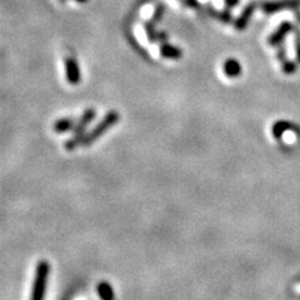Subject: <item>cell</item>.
Wrapping results in <instances>:
<instances>
[{"label": "cell", "instance_id": "obj_6", "mask_svg": "<svg viewBox=\"0 0 300 300\" xmlns=\"http://www.w3.org/2000/svg\"><path fill=\"white\" fill-rule=\"evenodd\" d=\"M295 26L293 25L290 21H283V23L280 24V25L278 26L277 30L273 33L272 35L269 37V39H268V43H269V45L272 46H279L280 44H283L284 39H285L286 35L289 34V33H292V31H294Z\"/></svg>", "mask_w": 300, "mask_h": 300}, {"label": "cell", "instance_id": "obj_20", "mask_svg": "<svg viewBox=\"0 0 300 300\" xmlns=\"http://www.w3.org/2000/svg\"><path fill=\"white\" fill-rule=\"evenodd\" d=\"M239 4V0H225V5L228 9H233Z\"/></svg>", "mask_w": 300, "mask_h": 300}, {"label": "cell", "instance_id": "obj_7", "mask_svg": "<svg viewBox=\"0 0 300 300\" xmlns=\"http://www.w3.org/2000/svg\"><path fill=\"white\" fill-rule=\"evenodd\" d=\"M255 9H257L255 4H249V5H246L245 8H244L243 12L240 13V15H239V17L236 18V20L234 21V26L236 30L243 31L244 29L248 26L250 19H252V17L254 15Z\"/></svg>", "mask_w": 300, "mask_h": 300}, {"label": "cell", "instance_id": "obj_5", "mask_svg": "<svg viewBox=\"0 0 300 300\" xmlns=\"http://www.w3.org/2000/svg\"><path fill=\"white\" fill-rule=\"evenodd\" d=\"M65 78L70 85H78L82 80L79 64L75 58L68 57L65 59Z\"/></svg>", "mask_w": 300, "mask_h": 300}, {"label": "cell", "instance_id": "obj_13", "mask_svg": "<svg viewBox=\"0 0 300 300\" xmlns=\"http://www.w3.org/2000/svg\"><path fill=\"white\" fill-rule=\"evenodd\" d=\"M292 129H294V125H293L292 123L285 122V120H279V122H277L273 125L272 133L273 135H274V138L279 139L280 136H283V134L285 133V131L292 130Z\"/></svg>", "mask_w": 300, "mask_h": 300}, {"label": "cell", "instance_id": "obj_21", "mask_svg": "<svg viewBox=\"0 0 300 300\" xmlns=\"http://www.w3.org/2000/svg\"><path fill=\"white\" fill-rule=\"evenodd\" d=\"M75 1H77V3H79V4H85V3H88L89 0H75Z\"/></svg>", "mask_w": 300, "mask_h": 300}, {"label": "cell", "instance_id": "obj_15", "mask_svg": "<svg viewBox=\"0 0 300 300\" xmlns=\"http://www.w3.org/2000/svg\"><path fill=\"white\" fill-rule=\"evenodd\" d=\"M164 13H165V6L163 5V4H160V5L156 6L155 12H154L153 17H151V19L150 20H151L154 24L159 23V21L163 19V17H164Z\"/></svg>", "mask_w": 300, "mask_h": 300}, {"label": "cell", "instance_id": "obj_17", "mask_svg": "<svg viewBox=\"0 0 300 300\" xmlns=\"http://www.w3.org/2000/svg\"><path fill=\"white\" fill-rule=\"evenodd\" d=\"M294 40H295V53H297V60L300 63V29L294 28Z\"/></svg>", "mask_w": 300, "mask_h": 300}, {"label": "cell", "instance_id": "obj_16", "mask_svg": "<svg viewBox=\"0 0 300 300\" xmlns=\"http://www.w3.org/2000/svg\"><path fill=\"white\" fill-rule=\"evenodd\" d=\"M283 70L285 74H294L297 71V64L293 60H284L283 62Z\"/></svg>", "mask_w": 300, "mask_h": 300}, {"label": "cell", "instance_id": "obj_8", "mask_svg": "<svg viewBox=\"0 0 300 300\" xmlns=\"http://www.w3.org/2000/svg\"><path fill=\"white\" fill-rule=\"evenodd\" d=\"M159 53L164 59H171L178 60L183 57V50L175 45H171L169 43H163L162 45L159 46Z\"/></svg>", "mask_w": 300, "mask_h": 300}, {"label": "cell", "instance_id": "obj_12", "mask_svg": "<svg viewBox=\"0 0 300 300\" xmlns=\"http://www.w3.org/2000/svg\"><path fill=\"white\" fill-rule=\"evenodd\" d=\"M207 12L209 13L213 18H216V19H218L219 21H221V23H224V24L232 23L233 15H232V13L229 12V9L228 8H227V10L219 12V10L213 8L212 5H207Z\"/></svg>", "mask_w": 300, "mask_h": 300}, {"label": "cell", "instance_id": "obj_2", "mask_svg": "<svg viewBox=\"0 0 300 300\" xmlns=\"http://www.w3.org/2000/svg\"><path fill=\"white\" fill-rule=\"evenodd\" d=\"M95 115L96 111L94 108H88L83 113V115L80 116V119L78 120V123L75 124V127H74L73 136H71L69 140H66L65 143V149L68 150V151H73V150H75L78 147L82 145L83 139H84L85 134H86V128L95 119Z\"/></svg>", "mask_w": 300, "mask_h": 300}, {"label": "cell", "instance_id": "obj_4", "mask_svg": "<svg viewBox=\"0 0 300 300\" xmlns=\"http://www.w3.org/2000/svg\"><path fill=\"white\" fill-rule=\"evenodd\" d=\"M300 8V0H275V1H265L261 4V10L268 15L284 10H297Z\"/></svg>", "mask_w": 300, "mask_h": 300}, {"label": "cell", "instance_id": "obj_22", "mask_svg": "<svg viewBox=\"0 0 300 300\" xmlns=\"http://www.w3.org/2000/svg\"><path fill=\"white\" fill-rule=\"evenodd\" d=\"M295 17H297L298 21H299V23H300V12H297V14H295Z\"/></svg>", "mask_w": 300, "mask_h": 300}, {"label": "cell", "instance_id": "obj_3", "mask_svg": "<svg viewBox=\"0 0 300 300\" xmlns=\"http://www.w3.org/2000/svg\"><path fill=\"white\" fill-rule=\"evenodd\" d=\"M49 273H50V265L48 261L40 260L37 265V270H35L30 300H44Z\"/></svg>", "mask_w": 300, "mask_h": 300}, {"label": "cell", "instance_id": "obj_23", "mask_svg": "<svg viewBox=\"0 0 300 300\" xmlns=\"http://www.w3.org/2000/svg\"><path fill=\"white\" fill-rule=\"evenodd\" d=\"M59 3H62V4H65V3H66V0H59Z\"/></svg>", "mask_w": 300, "mask_h": 300}, {"label": "cell", "instance_id": "obj_9", "mask_svg": "<svg viewBox=\"0 0 300 300\" xmlns=\"http://www.w3.org/2000/svg\"><path fill=\"white\" fill-rule=\"evenodd\" d=\"M223 70L228 78H238L241 74V64L234 58H229L224 63Z\"/></svg>", "mask_w": 300, "mask_h": 300}, {"label": "cell", "instance_id": "obj_18", "mask_svg": "<svg viewBox=\"0 0 300 300\" xmlns=\"http://www.w3.org/2000/svg\"><path fill=\"white\" fill-rule=\"evenodd\" d=\"M180 1L184 4L187 8H190V9H199V8H200L199 0H180Z\"/></svg>", "mask_w": 300, "mask_h": 300}, {"label": "cell", "instance_id": "obj_10", "mask_svg": "<svg viewBox=\"0 0 300 300\" xmlns=\"http://www.w3.org/2000/svg\"><path fill=\"white\" fill-rule=\"evenodd\" d=\"M96 292L102 300H115V293L114 289L108 281H102L96 286Z\"/></svg>", "mask_w": 300, "mask_h": 300}, {"label": "cell", "instance_id": "obj_14", "mask_svg": "<svg viewBox=\"0 0 300 300\" xmlns=\"http://www.w3.org/2000/svg\"><path fill=\"white\" fill-rule=\"evenodd\" d=\"M144 29H145V34H147L148 40H149L150 43L158 42L159 31L155 30V24H154L151 20H149V21H147V23H145Z\"/></svg>", "mask_w": 300, "mask_h": 300}, {"label": "cell", "instance_id": "obj_1", "mask_svg": "<svg viewBox=\"0 0 300 300\" xmlns=\"http://www.w3.org/2000/svg\"><path fill=\"white\" fill-rule=\"evenodd\" d=\"M119 120H120V115L118 111L111 110L109 111V113L105 114L104 118H103V119L100 120V122L98 123L90 131H89V133L85 134L80 147H90V145L94 144L98 139L102 138L107 131L110 130L114 125L118 124Z\"/></svg>", "mask_w": 300, "mask_h": 300}, {"label": "cell", "instance_id": "obj_11", "mask_svg": "<svg viewBox=\"0 0 300 300\" xmlns=\"http://www.w3.org/2000/svg\"><path fill=\"white\" fill-rule=\"evenodd\" d=\"M74 127H75V124H74L73 118H62L54 123L53 129L57 134H64L74 129Z\"/></svg>", "mask_w": 300, "mask_h": 300}, {"label": "cell", "instance_id": "obj_19", "mask_svg": "<svg viewBox=\"0 0 300 300\" xmlns=\"http://www.w3.org/2000/svg\"><path fill=\"white\" fill-rule=\"evenodd\" d=\"M277 55H278V59L280 60L281 63H283L284 60H286V48H285V45H284V43L279 45V49H278V54Z\"/></svg>", "mask_w": 300, "mask_h": 300}]
</instances>
